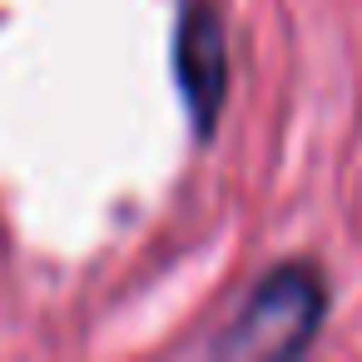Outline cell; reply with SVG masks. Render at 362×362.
<instances>
[{
	"instance_id": "obj_1",
	"label": "cell",
	"mask_w": 362,
	"mask_h": 362,
	"mask_svg": "<svg viewBox=\"0 0 362 362\" xmlns=\"http://www.w3.org/2000/svg\"><path fill=\"white\" fill-rule=\"evenodd\" d=\"M322 313H327L322 273L308 263H283L248 293V303L223 327L214 352H223V357H298L317 337Z\"/></svg>"
},
{
	"instance_id": "obj_2",
	"label": "cell",
	"mask_w": 362,
	"mask_h": 362,
	"mask_svg": "<svg viewBox=\"0 0 362 362\" xmlns=\"http://www.w3.org/2000/svg\"><path fill=\"white\" fill-rule=\"evenodd\" d=\"M174 75H179V95L189 105L194 129L209 139L228 95V40H223V21L204 6V0H184L179 11V30H174Z\"/></svg>"
}]
</instances>
